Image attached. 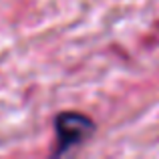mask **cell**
Instances as JSON below:
<instances>
[{"instance_id":"obj_1","label":"cell","mask_w":159,"mask_h":159,"mask_svg":"<svg viewBox=\"0 0 159 159\" xmlns=\"http://www.w3.org/2000/svg\"><path fill=\"white\" fill-rule=\"evenodd\" d=\"M95 125L89 117L81 113H62L57 117V135H58V151L79 145L93 133Z\"/></svg>"}]
</instances>
